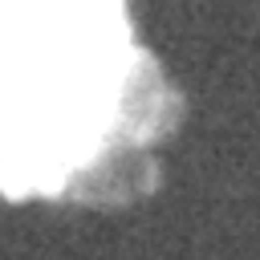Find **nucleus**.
<instances>
[{
    "label": "nucleus",
    "mask_w": 260,
    "mask_h": 260,
    "mask_svg": "<svg viewBox=\"0 0 260 260\" xmlns=\"http://www.w3.org/2000/svg\"><path fill=\"white\" fill-rule=\"evenodd\" d=\"M110 0H0V146L65 150L110 98Z\"/></svg>",
    "instance_id": "1"
}]
</instances>
